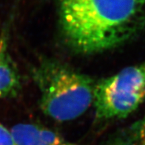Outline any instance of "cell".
<instances>
[{
    "mask_svg": "<svg viewBox=\"0 0 145 145\" xmlns=\"http://www.w3.org/2000/svg\"><path fill=\"white\" fill-rule=\"evenodd\" d=\"M63 39L78 53L125 44L145 27V0H58Z\"/></svg>",
    "mask_w": 145,
    "mask_h": 145,
    "instance_id": "obj_1",
    "label": "cell"
},
{
    "mask_svg": "<svg viewBox=\"0 0 145 145\" xmlns=\"http://www.w3.org/2000/svg\"><path fill=\"white\" fill-rule=\"evenodd\" d=\"M31 74L39 91L41 109L56 121L75 120L93 103L96 82L64 63L42 59Z\"/></svg>",
    "mask_w": 145,
    "mask_h": 145,
    "instance_id": "obj_2",
    "label": "cell"
},
{
    "mask_svg": "<svg viewBox=\"0 0 145 145\" xmlns=\"http://www.w3.org/2000/svg\"><path fill=\"white\" fill-rule=\"evenodd\" d=\"M145 100V61L96 83L93 105L101 121L128 116Z\"/></svg>",
    "mask_w": 145,
    "mask_h": 145,
    "instance_id": "obj_3",
    "label": "cell"
},
{
    "mask_svg": "<svg viewBox=\"0 0 145 145\" xmlns=\"http://www.w3.org/2000/svg\"><path fill=\"white\" fill-rule=\"evenodd\" d=\"M16 145H78L42 125L19 123L11 130Z\"/></svg>",
    "mask_w": 145,
    "mask_h": 145,
    "instance_id": "obj_4",
    "label": "cell"
},
{
    "mask_svg": "<svg viewBox=\"0 0 145 145\" xmlns=\"http://www.w3.org/2000/svg\"><path fill=\"white\" fill-rule=\"evenodd\" d=\"M20 86L17 67L9 55L5 40L0 36V99L15 96Z\"/></svg>",
    "mask_w": 145,
    "mask_h": 145,
    "instance_id": "obj_5",
    "label": "cell"
},
{
    "mask_svg": "<svg viewBox=\"0 0 145 145\" xmlns=\"http://www.w3.org/2000/svg\"><path fill=\"white\" fill-rule=\"evenodd\" d=\"M112 145H145V116L118 136Z\"/></svg>",
    "mask_w": 145,
    "mask_h": 145,
    "instance_id": "obj_6",
    "label": "cell"
},
{
    "mask_svg": "<svg viewBox=\"0 0 145 145\" xmlns=\"http://www.w3.org/2000/svg\"><path fill=\"white\" fill-rule=\"evenodd\" d=\"M0 145H16L11 131L0 123Z\"/></svg>",
    "mask_w": 145,
    "mask_h": 145,
    "instance_id": "obj_7",
    "label": "cell"
}]
</instances>
